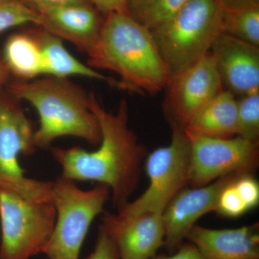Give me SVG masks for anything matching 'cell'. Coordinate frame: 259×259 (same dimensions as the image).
Returning <instances> with one entry per match:
<instances>
[{
	"label": "cell",
	"mask_w": 259,
	"mask_h": 259,
	"mask_svg": "<svg viewBox=\"0 0 259 259\" xmlns=\"http://www.w3.org/2000/svg\"><path fill=\"white\" fill-rule=\"evenodd\" d=\"M188 136L229 139L237 135V98L223 90L185 129Z\"/></svg>",
	"instance_id": "e0dca14e"
},
{
	"label": "cell",
	"mask_w": 259,
	"mask_h": 259,
	"mask_svg": "<svg viewBox=\"0 0 259 259\" xmlns=\"http://www.w3.org/2000/svg\"><path fill=\"white\" fill-rule=\"evenodd\" d=\"M56 218L54 202L31 200L0 187V259H30L42 253Z\"/></svg>",
	"instance_id": "52a82bcc"
},
{
	"label": "cell",
	"mask_w": 259,
	"mask_h": 259,
	"mask_svg": "<svg viewBox=\"0 0 259 259\" xmlns=\"http://www.w3.org/2000/svg\"><path fill=\"white\" fill-rule=\"evenodd\" d=\"M223 13L214 0H189L171 18L151 30L170 76L209 54L222 33Z\"/></svg>",
	"instance_id": "277c9868"
},
{
	"label": "cell",
	"mask_w": 259,
	"mask_h": 259,
	"mask_svg": "<svg viewBox=\"0 0 259 259\" xmlns=\"http://www.w3.org/2000/svg\"><path fill=\"white\" fill-rule=\"evenodd\" d=\"M222 33L259 47V5L223 10Z\"/></svg>",
	"instance_id": "ffe728a7"
},
{
	"label": "cell",
	"mask_w": 259,
	"mask_h": 259,
	"mask_svg": "<svg viewBox=\"0 0 259 259\" xmlns=\"http://www.w3.org/2000/svg\"><path fill=\"white\" fill-rule=\"evenodd\" d=\"M241 175H228L207 185L185 188L172 199L162 213L165 231L163 247L169 254L185 242L199 218L215 211L220 194L224 187Z\"/></svg>",
	"instance_id": "8fae6325"
},
{
	"label": "cell",
	"mask_w": 259,
	"mask_h": 259,
	"mask_svg": "<svg viewBox=\"0 0 259 259\" xmlns=\"http://www.w3.org/2000/svg\"><path fill=\"white\" fill-rule=\"evenodd\" d=\"M171 142L158 148L145 159L149 178L146 191L130 202L117 215L131 218L146 213L161 214L170 202L189 185L190 143L185 131L171 127Z\"/></svg>",
	"instance_id": "ba28073f"
},
{
	"label": "cell",
	"mask_w": 259,
	"mask_h": 259,
	"mask_svg": "<svg viewBox=\"0 0 259 259\" xmlns=\"http://www.w3.org/2000/svg\"><path fill=\"white\" fill-rule=\"evenodd\" d=\"M187 137L190 143L191 187L207 185L228 175H251L258 166L259 143L238 136Z\"/></svg>",
	"instance_id": "9c48e42d"
},
{
	"label": "cell",
	"mask_w": 259,
	"mask_h": 259,
	"mask_svg": "<svg viewBox=\"0 0 259 259\" xmlns=\"http://www.w3.org/2000/svg\"><path fill=\"white\" fill-rule=\"evenodd\" d=\"M236 136L259 143V93L237 99Z\"/></svg>",
	"instance_id": "44dd1931"
},
{
	"label": "cell",
	"mask_w": 259,
	"mask_h": 259,
	"mask_svg": "<svg viewBox=\"0 0 259 259\" xmlns=\"http://www.w3.org/2000/svg\"><path fill=\"white\" fill-rule=\"evenodd\" d=\"M101 225L115 241L120 259H152L164 244L161 214L122 218L105 212Z\"/></svg>",
	"instance_id": "4fadbf2b"
},
{
	"label": "cell",
	"mask_w": 259,
	"mask_h": 259,
	"mask_svg": "<svg viewBox=\"0 0 259 259\" xmlns=\"http://www.w3.org/2000/svg\"><path fill=\"white\" fill-rule=\"evenodd\" d=\"M99 11L105 15L112 13H127L126 0H88Z\"/></svg>",
	"instance_id": "4316f807"
},
{
	"label": "cell",
	"mask_w": 259,
	"mask_h": 259,
	"mask_svg": "<svg viewBox=\"0 0 259 259\" xmlns=\"http://www.w3.org/2000/svg\"><path fill=\"white\" fill-rule=\"evenodd\" d=\"M110 195L106 185L83 190L73 181L58 178L52 189L55 226L42 253L49 259H79L90 226L103 210Z\"/></svg>",
	"instance_id": "5b68a950"
},
{
	"label": "cell",
	"mask_w": 259,
	"mask_h": 259,
	"mask_svg": "<svg viewBox=\"0 0 259 259\" xmlns=\"http://www.w3.org/2000/svg\"><path fill=\"white\" fill-rule=\"evenodd\" d=\"M223 10H234L259 5V0H214Z\"/></svg>",
	"instance_id": "f1b7e54d"
},
{
	"label": "cell",
	"mask_w": 259,
	"mask_h": 259,
	"mask_svg": "<svg viewBox=\"0 0 259 259\" xmlns=\"http://www.w3.org/2000/svg\"><path fill=\"white\" fill-rule=\"evenodd\" d=\"M34 34L41 51L44 76L59 78L81 76L104 81L112 87L122 89L120 81L104 76L97 70L83 64L71 55L63 45L62 40L59 37L42 28L34 32Z\"/></svg>",
	"instance_id": "2e32d148"
},
{
	"label": "cell",
	"mask_w": 259,
	"mask_h": 259,
	"mask_svg": "<svg viewBox=\"0 0 259 259\" xmlns=\"http://www.w3.org/2000/svg\"><path fill=\"white\" fill-rule=\"evenodd\" d=\"M1 54L10 75L17 81H30L44 76L41 51L34 32L10 35Z\"/></svg>",
	"instance_id": "ac0fdd59"
},
{
	"label": "cell",
	"mask_w": 259,
	"mask_h": 259,
	"mask_svg": "<svg viewBox=\"0 0 259 259\" xmlns=\"http://www.w3.org/2000/svg\"><path fill=\"white\" fill-rule=\"evenodd\" d=\"M186 241L209 259H259L258 223L234 229L194 226Z\"/></svg>",
	"instance_id": "9a60e30c"
},
{
	"label": "cell",
	"mask_w": 259,
	"mask_h": 259,
	"mask_svg": "<svg viewBox=\"0 0 259 259\" xmlns=\"http://www.w3.org/2000/svg\"><path fill=\"white\" fill-rule=\"evenodd\" d=\"M10 77H11V75H10L9 69L7 67L1 52H0V88L8 83Z\"/></svg>",
	"instance_id": "f546056e"
},
{
	"label": "cell",
	"mask_w": 259,
	"mask_h": 259,
	"mask_svg": "<svg viewBox=\"0 0 259 259\" xmlns=\"http://www.w3.org/2000/svg\"><path fill=\"white\" fill-rule=\"evenodd\" d=\"M8 90L30 103L39 116L34 133L35 148L49 149L56 139L73 136L94 146L101 141V130L90 108V93L69 78L44 76L30 81H12Z\"/></svg>",
	"instance_id": "3957f363"
},
{
	"label": "cell",
	"mask_w": 259,
	"mask_h": 259,
	"mask_svg": "<svg viewBox=\"0 0 259 259\" xmlns=\"http://www.w3.org/2000/svg\"><path fill=\"white\" fill-rule=\"evenodd\" d=\"M233 185L248 210L258 205L259 185L251 175H241L234 181Z\"/></svg>",
	"instance_id": "cb8c5ba5"
},
{
	"label": "cell",
	"mask_w": 259,
	"mask_h": 259,
	"mask_svg": "<svg viewBox=\"0 0 259 259\" xmlns=\"http://www.w3.org/2000/svg\"><path fill=\"white\" fill-rule=\"evenodd\" d=\"M87 55L89 66L115 73L128 91L154 95L164 90L170 78L151 30L127 13L107 15Z\"/></svg>",
	"instance_id": "7a4b0ae2"
},
{
	"label": "cell",
	"mask_w": 259,
	"mask_h": 259,
	"mask_svg": "<svg viewBox=\"0 0 259 259\" xmlns=\"http://www.w3.org/2000/svg\"><path fill=\"white\" fill-rule=\"evenodd\" d=\"M152 259H209L190 242H184L175 253L156 255Z\"/></svg>",
	"instance_id": "484cf974"
},
{
	"label": "cell",
	"mask_w": 259,
	"mask_h": 259,
	"mask_svg": "<svg viewBox=\"0 0 259 259\" xmlns=\"http://www.w3.org/2000/svg\"><path fill=\"white\" fill-rule=\"evenodd\" d=\"M236 180L224 187L218 198L215 212L225 217L238 218L248 211L233 185Z\"/></svg>",
	"instance_id": "603a6c76"
},
{
	"label": "cell",
	"mask_w": 259,
	"mask_h": 259,
	"mask_svg": "<svg viewBox=\"0 0 259 259\" xmlns=\"http://www.w3.org/2000/svg\"><path fill=\"white\" fill-rule=\"evenodd\" d=\"M25 24L40 26L39 13L23 0H3L0 3V33Z\"/></svg>",
	"instance_id": "7402d4cb"
},
{
	"label": "cell",
	"mask_w": 259,
	"mask_h": 259,
	"mask_svg": "<svg viewBox=\"0 0 259 259\" xmlns=\"http://www.w3.org/2000/svg\"><path fill=\"white\" fill-rule=\"evenodd\" d=\"M36 11L40 16V27L54 36L71 42L86 54L96 44L103 23L90 3L42 8Z\"/></svg>",
	"instance_id": "5bb4252c"
},
{
	"label": "cell",
	"mask_w": 259,
	"mask_h": 259,
	"mask_svg": "<svg viewBox=\"0 0 259 259\" xmlns=\"http://www.w3.org/2000/svg\"><path fill=\"white\" fill-rule=\"evenodd\" d=\"M32 9L36 10L51 7L66 6V5H83L90 3L88 0H23Z\"/></svg>",
	"instance_id": "83f0119b"
},
{
	"label": "cell",
	"mask_w": 259,
	"mask_h": 259,
	"mask_svg": "<svg viewBox=\"0 0 259 259\" xmlns=\"http://www.w3.org/2000/svg\"><path fill=\"white\" fill-rule=\"evenodd\" d=\"M223 90L210 54L170 76L163 111L171 127L185 131L194 117Z\"/></svg>",
	"instance_id": "30bf717a"
},
{
	"label": "cell",
	"mask_w": 259,
	"mask_h": 259,
	"mask_svg": "<svg viewBox=\"0 0 259 259\" xmlns=\"http://www.w3.org/2000/svg\"><path fill=\"white\" fill-rule=\"evenodd\" d=\"M83 259H120L115 241L101 224L93 251Z\"/></svg>",
	"instance_id": "d4e9b609"
},
{
	"label": "cell",
	"mask_w": 259,
	"mask_h": 259,
	"mask_svg": "<svg viewBox=\"0 0 259 259\" xmlns=\"http://www.w3.org/2000/svg\"><path fill=\"white\" fill-rule=\"evenodd\" d=\"M2 1H3V0H0V3H1Z\"/></svg>",
	"instance_id": "4dcf8cb0"
},
{
	"label": "cell",
	"mask_w": 259,
	"mask_h": 259,
	"mask_svg": "<svg viewBox=\"0 0 259 259\" xmlns=\"http://www.w3.org/2000/svg\"><path fill=\"white\" fill-rule=\"evenodd\" d=\"M223 90L236 97L259 93V47L221 33L209 51Z\"/></svg>",
	"instance_id": "7c38bea8"
},
{
	"label": "cell",
	"mask_w": 259,
	"mask_h": 259,
	"mask_svg": "<svg viewBox=\"0 0 259 259\" xmlns=\"http://www.w3.org/2000/svg\"><path fill=\"white\" fill-rule=\"evenodd\" d=\"M90 105L101 130L99 148L88 151L76 146L51 147V153L62 168L61 177L64 178L107 186L114 207L119 212L130 202L139 185L147 152L130 127L126 100L120 102L117 111L110 112L90 93Z\"/></svg>",
	"instance_id": "6da1fadb"
},
{
	"label": "cell",
	"mask_w": 259,
	"mask_h": 259,
	"mask_svg": "<svg viewBox=\"0 0 259 259\" xmlns=\"http://www.w3.org/2000/svg\"><path fill=\"white\" fill-rule=\"evenodd\" d=\"M33 126L20 104L8 90L0 91V187L10 189L31 200L53 202V182L25 176L20 156L35 152Z\"/></svg>",
	"instance_id": "8992f818"
},
{
	"label": "cell",
	"mask_w": 259,
	"mask_h": 259,
	"mask_svg": "<svg viewBox=\"0 0 259 259\" xmlns=\"http://www.w3.org/2000/svg\"><path fill=\"white\" fill-rule=\"evenodd\" d=\"M189 0H126L127 13L150 30L171 18Z\"/></svg>",
	"instance_id": "d6986e66"
}]
</instances>
